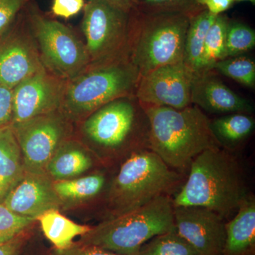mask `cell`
Wrapping results in <instances>:
<instances>
[{
	"instance_id": "30",
	"label": "cell",
	"mask_w": 255,
	"mask_h": 255,
	"mask_svg": "<svg viewBox=\"0 0 255 255\" xmlns=\"http://www.w3.org/2000/svg\"><path fill=\"white\" fill-rule=\"evenodd\" d=\"M33 0H0V37L11 27L20 13Z\"/></svg>"
},
{
	"instance_id": "26",
	"label": "cell",
	"mask_w": 255,
	"mask_h": 255,
	"mask_svg": "<svg viewBox=\"0 0 255 255\" xmlns=\"http://www.w3.org/2000/svg\"><path fill=\"white\" fill-rule=\"evenodd\" d=\"M214 70L243 86L255 88V63L251 58L244 55L228 57L216 63Z\"/></svg>"
},
{
	"instance_id": "10",
	"label": "cell",
	"mask_w": 255,
	"mask_h": 255,
	"mask_svg": "<svg viewBox=\"0 0 255 255\" xmlns=\"http://www.w3.org/2000/svg\"><path fill=\"white\" fill-rule=\"evenodd\" d=\"M70 122L58 110L11 125L21 150L25 172L46 174L50 159L68 140Z\"/></svg>"
},
{
	"instance_id": "2",
	"label": "cell",
	"mask_w": 255,
	"mask_h": 255,
	"mask_svg": "<svg viewBox=\"0 0 255 255\" xmlns=\"http://www.w3.org/2000/svg\"><path fill=\"white\" fill-rule=\"evenodd\" d=\"M144 107L150 123L149 149L177 172L186 175L196 156L221 147L211 130V120L196 106L182 110Z\"/></svg>"
},
{
	"instance_id": "27",
	"label": "cell",
	"mask_w": 255,
	"mask_h": 255,
	"mask_svg": "<svg viewBox=\"0 0 255 255\" xmlns=\"http://www.w3.org/2000/svg\"><path fill=\"white\" fill-rule=\"evenodd\" d=\"M226 46L227 58L246 54L255 48V30L241 21L228 20Z\"/></svg>"
},
{
	"instance_id": "3",
	"label": "cell",
	"mask_w": 255,
	"mask_h": 255,
	"mask_svg": "<svg viewBox=\"0 0 255 255\" xmlns=\"http://www.w3.org/2000/svg\"><path fill=\"white\" fill-rule=\"evenodd\" d=\"M191 16L130 11L128 58L140 77L164 65L183 63Z\"/></svg>"
},
{
	"instance_id": "28",
	"label": "cell",
	"mask_w": 255,
	"mask_h": 255,
	"mask_svg": "<svg viewBox=\"0 0 255 255\" xmlns=\"http://www.w3.org/2000/svg\"><path fill=\"white\" fill-rule=\"evenodd\" d=\"M196 0H136L135 9L143 13H182L194 15L204 9Z\"/></svg>"
},
{
	"instance_id": "25",
	"label": "cell",
	"mask_w": 255,
	"mask_h": 255,
	"mask_svg": "<svg viewBox=\"0 0 255 255\" xmlns=\"http://www.w3.org/2000/svg\"><path fill=\"white\" fill-rule=\"evenodd\" d=\"M137 255H199L176 229L151 238Z\"/></svg>"
},
{
	"instance_id": "36",
	"label": "cell",
	"mask_w": 255,
	"mask_h": 255,
	"mask_svg": "<svg viewBox=\"0 0 255 255\" xmlns=\"http://www.w3.org/2000/svg\"><path fill=\"white\" fill-rule=\"evenodd\" d=\"M107 4L112 5L117 9L130 13L132 9H135L136 0H101Z\"/></svg>"
},
{
	"instance_id": "12",
	"label": "cell",
	"mask_w": 255,
	"mask_h": 255,
	"mask_svg": "<svg viewBox=\"0 0 255 255\" xmlns=\"http://www.w3.org/2000/svg\"><path fill=\"white\" fill-rule=\"evenodd\" d=\"M194 75L184 63L159 67L140 77L135 97L144 107L182 110L192 105L191 92Z\"/></svg>"
},
{
	"instance_id": "5",
	"label": "cell",
	"mask_w": 255,
	"mask_h": 255,
	"mask_svg": "<svg viewBox=\"0 0 255 255\" xmlns=\"http://www.w3.org/2000/svg\"><path fill=\"white\" fill-rule=\"evenodd\" d=\"M174 229L172 196L164 195L138 209L108 218L77 243L119 255H137L151 238Z\"/></svg>"
},
{
	"instance_id": "35",
	"label": "cell",
	"mask_w": 255,
	"mask_h": 255,
	"mask_svg": "<svg viewBox=\"0 0 255 255\" xmlns=\"http://www.w3.org/2000/svg\"><path fill=\"white\" fill-rule=\"evenodd\" d=\"M22 234L18 237L0 244V255H18L22 246Z\"/></svg>"
},
{
	"instance_id": "22",
	"label": "cell",
	"mask_w": 255,
	"mask_h": 255,
	"mask_svg": "<svg viewBox=\"0 0 255 255\" xmlns=\"http://www.w3.org/2000/svg\"><path fill=\"white\" fill-rule=\"evenodd\" d=\"M217 16L210 14L206 9L191 16L184 44L183 63L194 75L199 73L208 31Z\"/></svg>"
},
{
	"instance_id": "23",
	"label": "cell",
	"mask_w": 255,
	"mask_h": 255,
	"mask_svg": "<svg viewBox=\"0 0 255 255\" xmlns=\"http://www.w3.org/2000/svg\"><path fill=\"white\" fill-rule=\"evenodd\" d=\"M107 184V177L102 172L80 178L56 181L53 183L55 192L61 201H80L100 195Z\"/></svg>"
},
{
	"instance_id": "34",
	"label": "cell",
	"mask_w": 255,
	"mask_h": 255,
	"mask_svg": "<svg viewBox=\"0 0 255 255\" xmlns=\"http://www.w3.org/2000/svg\"><path fill=\"white\" fill-rule=\"evenodd\" d=\"M196 3L212 15L223 14L232 6L235 0H196Z\"/></svg>"
},
{
	"instance_id": "16",
	"label": "cell",
	"mask_w": 255,
	"mask_h": 255,
	"mask_svg": "<svg viewBox=\"0 0 255 255\" xmlns=\"http://www.w3.org/2000/svg\"><path fill=\"white\" fill-rule=\"evenodd\" d=\"M191 101L192 105L210 114H251L254 110L249 100L229 88L213 72L194 75Z\"/></svg>"
},
{
	"instance_id": "29",
	"label": "cell",
	"mask_w": 255,
	"mask_h": 255,
	"mask_svg": "<svg viewBox=\"0 0 255 255\" xmlns=\"http://www.w3.org/2000/svg\"><path fill=\"white\" fill-rule=\"evenodd\" d=\"M35 221L33 218L18 216L0 204V244L21 236Z\"/></svg>"
},
{
	"instance_id": "20",
	"label": "cell",
	"mask_w": 255,
	"mask_h": 255,
	"mask_svg": "<svg viewBox=\"0 0 255 255\" xmlns=\"http://www.w3.org/2000/svg\"><path fill=\"white\" fill-rule=\"evenodd\" d=\"M255 121L251 114H226L211 120L214 136L223 148L231 151L246 141L255 130Z\"/></svg>"
},
{
	"instance_id": "38",
	"label": "cell",
	"mask_w": 255,
	"mask_h": 255,
	"mask_svg": "<svg viewBox=\"0 0 255 255\" xmlns=\"http://www.w3.org/2000/svg\"><path fill=\"white\" fill-rule=\"evenodd\" d=\"M250 255H255V253H253V254H251Z\"/></svg>"
},
{
	"instance_id": "4",
	"label": "cell",
	"mask_w": 255,
	"mask_h": 255,
	"mask_svg": "<svg viewBox=\"0 0 255 255\" xmlns=\"http://www.w3.org/2000/svg\"><path fill=\"white\" fill-rule=\"evenodd\" d=\"M184 176L149 149L134 152L122 162L111 183L108 218L138 209L159 196H172L184 184Z\"/></svg>"
},
{
	"instance_id": "11",
	"label": "cell",
	"mask_w": 255,
	"mask_h": 255,
	"mask_svg": "<svg viewBox=\"0 0 255 255\" xmlns=\"http://www.w3.org/2000/svg\"><path fill=\"white\" fill-rule=\"evenodd\" d=\"M43 68L23 9L11 27L0 37V85L13 90Z\"/></svg>"
},
{
	"instance_id": "32",
	"label": "cell",
	"mask_w": 255,
	"mask_h": 255,
	"mask_svg": "<svg viewBox=\"0 0 255 255\" xmlns=\"http://www.w3.org/2000/svg\"><path fill=\"white\" fill-rule=\"evenodd\" d=\"M12 116V90L0 85V128L11 125Z\"/></svg>"
},
{
	"instance_id": "31",
	"label": "cell",
	"mask_w": 255,
	"mask_h": 255,
	"mask_svg": "<svg viewBox=\"0 0 255 255\" xmlns=\"http://www.w3.org/2000/svg\"><path fill=\"white\" fill-rule=\"evenodd\" d=\"M85 5V0H53L51 11L58 17L69 18L78 14Z\"/></svg>"
},
{
	"instance_id": "6",
	"label": "cell",
	"mask_w": 255,
	"mask_h": 255,
	"mask_svg": "<svg viewBox=\"0 0 255 255\" xmlns=\"http://www.w3.org/2000/svg\"><path fill=\"white\" fill-rule=\"evenodd\" d=\"M82 133L105 156H128L149 149L150 123L145 107L135 96L122 97L89 115ZM150 150V149H149Z\"/></svg>"
},
{
	"instance_id": "18",
	"label": "cell",
	"mask_w": 255,
	"mask_h": 255,
	"mask_svg": "<svg viewBox=\"0 0 255 255\" xmlns=\"http://www.w3.org/2000/svg\"><path fill=\"white\" fill-rule=\"evenodd\" d=\"M22 155L11 125L0 128V204L24 174Z\"/></svg>"
},
{
	"instance_id": "14",
	"label": "cell",
	"mask_w": 255,
	"mask_h": 255,
	"mask_svg": "<svg viewBox=\"0 0 255 255\" xmlns=\"http://www.w3.org/2000/svg\"><path fill=\"white\" fill-rule=\"evenodd\" d=\"M178 234L199 255H223L226 242V220L217 213L198 206L174 207Z\"/></svg>"
},
{
	"instance_id": "17",
	"label": "cell",
	"mask_w": 255,
	"mask_h": 255,
	"mask_svg": "<svg viewBox=\"0 0 255 255\" xmlns=\"http://www.w3.org/2000/svg\"><path fill=\"white\" fill-rule=\"evenodd\" d=\"M226 233L223 255L255 253V199L253 194L242 203L231 221L226 223Z\"/></svg>"
},
{
	"instance_id": "8",
	"label": "cell",
	"mask_w": 255,
	"mask_h": 255,
	"mask_svg": "<svg viewBox=\"0 0 255 255\" xmlns=\"http://www.w3.org/2000/svg\"><path fill=\"white\" fill-rule=\"evenodd\" d=\"M24 14L47 70L69 80L90 66L85 43L71 28L43 14L32 2Z\"/></svg>"
},
{
	"instance_id": "24",
	"label": "cell",
	"mask_w": 255,
	"mask_h": 255,
	"mask_svg": "<svg viewBox=\"0 0 255 255\" xmlns=\"http://www.w3.org/2000/svg\"><path fill=\"white\" fill-rule=\"evenodd\" d=\"M228 20L229 18L225 15H219L209 28L197 75L211 73L216 63L227 58L226 36Z\"/></svg>"
},
{
	"instance_id": "37",
	"label": "cell",
	"mask_w": 255,
	"mask_h": 255,
	"mask_svg": "<svg viewBox=\"0 0 255 255\" xmlns=\"http://www.w3.org/2000/svg\"><path fill=\"white\" fill-rule=\"evenodd\" d=\"M235 1H250L253 4H255V0H235Z\"/></svg>"
},
{
	"instance_id": "33",
	"label": "cell",
	"mask_w": 255,
	"mask_h": 255,
	"mask_svg": "<svg viewBox=\"0 0 255 255\" xmlns=\"http://www.w3.org/2000/svg\"><path fill=\"white\" fill-rule=\"evenodd\" d=\"M51 255H119L97 247L83 246L74 243L73 246L63 251L54 249Z\"/></svg>"
},
{
	"instance_id": "13",
	"label": "cell",
	"mask_w": 255,
	"mask_h": 255,
	"mask_svg": "<svg viewBox=\"0 0 255 255\" xmlns=\"http://www.w3.org/2000/svg\"><path fill=\"white\" fill-rule=\"evenodd\" d=\"M67 82L43 68L20 82L12 90L11 125L60 110Z\"/></svg>"
},
{
	"instance_id": "21",
	"label": "cell",
	"mask_w": 255,
	"mask_h": 255,
	"mask_svg": "<svg viewBox=\"0 0 255 255\" xmlns=\"http://www.w3.org/2000/svg\"><path fill=\"white\" fill-rule=\"evenodd\" d=\"M43 234L55 247L63 251L74 245L73 240L84 236L92 227L78 224L60 214L58 210H50L37 218Z\"/></svg>"
},
{
	"instance_id": "19",
	"label": "cell",
	"mask_w": 255,
	"mask_h": 255,
	"mask_svg": "<svg viewBox=\"0 0 255 255\" xmlns=\"http://www.w3.org/2000/svg\"><path fill=\"white\" fill-rule=\"evenodd\" d=\"M93 161L89 152L78 142L65 140L46 167V174L55 181L73 179L90 169Z\"/></svg>"
},
{
	"instance_id": "7",
	"label": "cell",
	"mask_w": 255,
	"mask_h": 255,
	"mask_svg": "<svg viewBox=\"0 0 255 255\" xmlns=\"http://www.w3.org/2000/svg\"><path fill=\"white\" fill-rule=\"evenodd\" d=\"M140 78L128 59L90 65L68 80L60 110L70 121L85 119L112 101L135 95Z\"/></svg>"
},
{
	"instance_id": "9",
	"label": "cell",
	"mask_w": 255,
	"mask_h": 255,
	"mask_svg": "<svg viewBox=\"0 0 255 255\" xmlns=\"http://www.w3.org/2000/svg\"><path fill=\"white\" fill-rule=\"evenodd\" d=\"M83 10L82 30L90 65L128 59L130 13L101 0H87Z\"/></svg>"
},
{
	"instance_id": "15",
	"label": "cell",
	"mask_w": 255,
	"mask_h": 255,
	"mask_svg": "<svg viewBox=\"0 0 255 255\" xmlns=\"http://www.w3.org/2000/svg\"><path fill=\"white\" fill-rule=\"evenodd\" d=\"M62 204L48 174L28 172H24L3 202L11 212L35 220L46 211L58 210Z\"/></svg>"
},
{
	"instance_id": "1",
	"label": "cell",
	"mask_w": 255,
	"mask_h": 255,
	"mask_svg": "<svg viewBox=\"0 0 255 255\" xmlns=\"http://www.w3.org/2000/svg\"><path fill=\"white\" fill-rule=\"evenodd\" d=\"M251 194L241 162L231 151L218 147L196 156L172 203L174 207L206 208L226 220Z\"/></svg>"
}]
</instances>
